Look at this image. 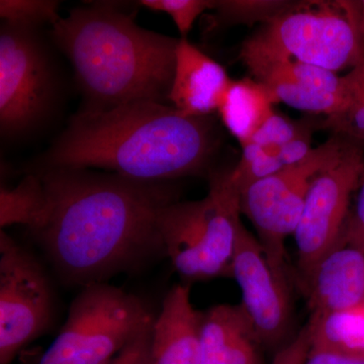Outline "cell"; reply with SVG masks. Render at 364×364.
<instances>
[{
    "label": "cell",
    "mask_w": 364,
    "mask_h": 364,
    "mask_svg": "<svg viewBox=\"0 0 364 364\" xmlns=\"http://www.w3.org/2000/svg\"><path fill=\"white\" fill-rule=\"evenodd\" d=\"M47 193L33 236L59 277L85 287L164 252L158 220L177 202L168 181H141L87 169L51 168L40 176Z\"/></svg>",
    "instance_id": "6da1fadb"
},
{
    "label": "cell",
    "mask_w": 364,
    "mask_h": 364,
    "mask_svg": "<svg viewBox=\"0 0 364 364\" xmlns=\"http://www.w3.org/2000/svg\"><path fill=\"white\" fill-rule=\"evenodd\" d=\"M218 147L212 117L136 100L79 112L46 161L48 169L102 168L136 181H169L207 171Z\"/></svg>",
    "instance_id": "7a4b0ae2"
},
{
    "label": "cell",
    "mask_w": 364,
    "mask_h": 364,
    "mask_svg": "<svg viewBox=\"0 0 364 364\" xmlns=\"http://www.w3.org/2000/svg\"><path fill=\"white\" fill-rule=\"evenodd\" d=\"M52 37L73 65L85 109L168 102L179 39L145 30L132 14L104 2L60 18Z\"/></svg>",
    "instance_id": "3957f363"
},
{
    "label": "cell",
    "mask_w": 364,
    "mask_h": 364,
    "mask_svg": "<svg viewBox=\"0 0 364 364\" xmlns=\"http://www.w3.org/2000/svg\"><path fill=\"white\" fill-rule=\"evenodd\" d=\"M364 55L358 28V1H293L286 11L244 41L239 59L249 69L294 61L338 73Z\"/></svg>",
    "instance_id": "277c9868"
},
{
    "label": "cell",
    "mask_w": 364,
    "mask_h": 364,
    "mask_svg": "<svg viewBox=\"0 0 364 364\" xmlns=\"http://www.w3.org/2000/svg\"><path fill=\"white\" fill-rule=\"evenodd\" d=\"M241 221L240 193L230 169L210 173L202 200L174 202L158 220L164 252L186 282L232 277Z\"/></svg>",
    "instance_id": "5b68a950"
},
{
    "label": "cell",
    "mask_w": 364,
    "mask_h": 364,
    "mask_svg": "<svg viewBox=\"0 0 364 364\" xmlns=\"http://www.w3.org/2000/svg\"><path fill=\"white\" fill-rule=\"evenodd\" d=\"M135 294L105 282L86 284L72 301L65 324L38 364H102L154 324Z\"/></svg>",
    "instance_id": "8992f818"
},
{
    "label": "cell",
    "mask_w": 364,
    "mask_h": 364,
    "mask_svg": "<svg viewBox=\"0 0 364 364\" xmlns=\"http://www.w3.org/2000/svg\"><path fill=\"white\" fill-rule=\"evenodd\" d=\"M348 140L332 135L301 161L249 184L240 193V212L257 233L267 257L286 272L287 237L294 234L315 177L343 152Z\"/></svg>",
    "instance_id": "52a82bcc"
},
{
    "label": "cell",
    "mask_w": 364,
    "mask_h": 364,
    "mask_svg": "<svg viewBox=\"0 0 364 364\" xmlns=\"http://www.w3.org/2000/svg\"><path fill=\"white\" fill-rule=\"evenodd\" d=\"M53 63L35 28L4 23L0 31V129L23 135L47 116L55 95Z\"/></svg>",
    "instance_id": "ba28073f"
},
{
    "label": "cell",
    "mask_w": 364,
    "mask_h": 364,
    "mask_svg": "<svg viewBox=\"0 0 364 364\" xmlns=\"http://www.w3.org/2000/svg\"><path fill=\"white\" fill-rule=\"evenodd\" d=\"M364 174V147L348 141L343 152L314 179L294 231L298 269L306 287L320 261L338 246L351 196Z\"/></svg>",
    "instance_id": "9c48e42d"
},
{
    "label": "cell",
    "mask_w": 364,
    "mask_h": 364,
    "mask_svg": "<svg viewBox=\"0 0 364 364\" xmlns=\"http://www.w3.org/2000/svg\"><path fill=\"white\" fill-rule=\"evenodd\" d=\"M54 296L44 268L25 248L0 232V364L50 327Z\"/></svg>",
    "instance_id": "30bf717a"
},
{
    "label": "cell",
    "mask_w": 364,
    "mask_h": 364,
    "mask_svg": "<svg viewBox=\"0 0 364 364\" xmlns=\"http://www.w3.org/2000/svg\"><path fill=\"white\" fill-rule=\"evenodd\" d=\"M232 279L240 287L241 305L261 345L282 347L291 322L287 274L272 264L260 242L244 225L237 239Z\"/></svg>",
    "instance_id": "8fae6325"
},
{
    "label": "cell",
    "mask_w": 364,
    "mask_h": 364,
    "mask_svg": "<svg viewBox=\"0 0 364 364\" xmlns=\"http://www.w3.org/2000/svg\"><path fill=\"white\" fill-rule=\"evenodd\" d=\"M248 71L269 91L275 104L325 117L338 114L346 105L344 76L335 72L294 61L270 62Z\"/></svg>",
    "instance_id": "7c38bea8"
},
{
    "label": "cell",
    "mask_w": 364,
    "mask_h": 364,
    "mask_svg": "<svg viewBox=\"0 0 364 364\" xmlns=\"http://www.w3.org/2000/svg\"><path fill=\"white\" fill-rule=\"evenodd\" d=\"M231 80L224 67L181 38L168 102L188 116L210 117Z\"/></svg>",
    "instance_id": "4fadbf2b"
},
{
    "label": "cell",
    "mask_w": 364,
    "mask_h": 364,
    "mask_svg": "<svg viewBox=\"0 0 364 364\" xmlns=\"http://www.w3.org/2000/svg\"><path fill=\"white\" fill-rule=\"evenodd\" d=\"M203 312L196 310L188 284L165 294L152 330V364H200Z\"/></svg>",
    "instance_id": "5bb4252c"
},
{
    "label": "cell",
    "mask_w": 364,
    "mask_h": 364,
    "mask_svg": "<svg viewBox=\"0 0 364 364\" xmlns=\"http://www.w3.org/2000/svg\"><path fill=\"white\" fill-rule=\"evenodd\" d=\"M311 315L350 310L364 304V252L352 246L333 249L305 287Z\"/></svg>",
    "instance_id": "9a60e30c"
},
{
    "label": "cell",
    "mask_w": 364,
    "mask_h": 364,
    "mask_svg": "<svg viewBox=\"0 0 364 364\" xmlns=\"http://www.w3.org/2000/svg\"><path fill=\"white\" fill-rule=\"evenodd\" d=\"M261 347L241 303L223 304L203 313L200 364H263Z\"/></svg>",
    "instance_id": "2e32d148"
},
{
    "label": "cell",
    "mask_w": 364,
    "mask_h": 364,
    "mask_svg": "<svg viewBox=\"0 0 364 364\" xmlns=\"http://www.w3.org/2000/svg\"><path fill=\"white\" fill-rule=\"evenodd\" d=\"M274 104L269 91L258 81L232 79L217 112L225 128L243 147L272 116Z\"/></svg>",
    "instance_id": "e0dca14e"
},
{
    "label": "cell",
    "mask_w": 364,
    "mask_h": 364,
    "mask_svg": "<svg viewBox=\"0 0 364 364\" xmlns=\"http://www.w3.org/2000/svg\"><path fill=\"white\" fill-rule=\"evenodd\" d=\"M306 326L312 348L364 354V304L342 312L311 315Z\"/></svg>",
    "instance_id": "ac0fdd59"
},
{
    "label": "cell",
    "mask_w": 364,
    "mask_h": 364,
    "mask_svg": "<svg viewBox=\"0 0 364 364\" xmlns=\"http://www.w3.org/2000/svg\"><path fill=\"white\" fill-rule=\"evenodd\" d=\"M48 198L40 176H28L14 188L0 191V226L23 225L31 232L42 224Z\"/></svg>",
    "instance_id": "d6986e66"
},
{
    "label": "cell",
    "mask_w": 364,
    "mask_h": 364,
    "mask_svg": "<svg viewBox=\"0 0 364 364\" xmlns=\"http://www.w3.org/2000/svg\"><path fill=\"white\" fill-rule=\"evenodd\" d=\"M347 102L338 114L321 119V129L364 147V55L344 75Z\"/></svg>",
    "instance_id": "ffe728a7"
},
{
    "label": "cell",
    "mask_w": 364,
    "mask_h": 364,
    "mask_svg": "<svg viewBox=\"0 0 364 364\" xmlns=\"http://www.w3.org/2000/svg\"><path fill=\"white\" fill-rule=\"evenodd\" d=\"M287 0H215V21L225 26L264 25L286 11Z\"/></svg>",
    "instance_id": "44dd1931"
},
{
    "label": "cell",
    "mask_w": 364,
    "mask_h": 364,
    "mask_svg": "<svg viewBox=\"0 0 364 364\" xmlns=\"http://www.w3.org/2000/svg\"><path fill=\"white\" fill-rule=\"evenodd\" d=\"M60 2L54 0H1L0 16L9 25L37 28L60 20Z\"/></svg>",
    "instance_id": "7402d4cb"
},
{
    "label": "cell",
    "mask_w": 364,
    "mask_h": 364,
    "mask_svg": "<svg viewBox=\"0 0 364 364\" xmlns=\"http://www.w3.org/2000/svg\"><path fill=\"white\" fill-rule=\"evenodd\" d=\"M318 127H320V123L312 119L294 122L274 111L247 144L282 146L308 132L314 131V129Z\"/></svg>",
    "instance_id": "603a6c76"
},
{
    "label": "cell",
    "mask_w": 364,
    "mask_h": 364,
    "mask_svg": "<svg viewBox=\"0 0 364 364\" xmlns=\"http://www.w3.org/2000/svg\"><path fill=\"white\" fill-rule=\"evenodd\" d=\"M141 6L168 14L176 23L181 38H186L196 18L208 9H214L210 0H142Z\"/></svg>",
    "instance_id": "cb8c5ba5"
},
{
    "label": "cell",
    "mask_w": 364,
    "mask_h": 364,
    "mask_svg": "<svg viewBox=\"0 0 364 364\" xmlns=\"http://www.w3.org/2000/svg\"><path fill=\"white\" fill-rule=\"evenodd\" d=\"M348 245L364 252V174L354 207L349 212L338 246ZM337 246V247H338Z\"/></svg>",
    "instance_id": "d4e9b609"
},
{
    "label": "cell",
    "mask_w": 364,
    "mask_h": 364,
    "mask_svg": "<svg viewBox=\"0 0 364 364\" xmlns=\"http://www.w3.org/2000/svg\"><path fill=\"white\" fill-rule=\"evenodd\" d=\"M310 349V332L306 325L294 338L280 347L272 364H306Z\"/></svg>",
    "instance_id": "484cf974"
},
{
    "label": "cell",
    "mask_w": 364,
    "mask_h": 364,
    "mask_svg": "<svg viewBox=\"0 0 364 364\" xmlns=\"http://www.w3.org/2000/svg\"><path fill=\"white\" fill-rule=\"evenodd\" d=\"M152 330L153 326L127 345L114 358L102 364H152Z\"/></svg>",
    "instance_id": "4316f807"
},
{
    "label": "cell",
    "mask_w": 364,
    "mask_h": 364,
    "mask_svg": "<svg viewBox=\"0 0 364 364\" xmlns=\"http://www.w3.org/2000/svg\"><path fill=\"white\" fill-rule=\"evenodd\" d=\"M306 364H364V354L311 347Z\"/></svg>",
    "instance_id": "83f0119b"
},
{
    "label": "cell",
    "mask_w": 364,
    "mask_h": 364,
    "mask_svg": "<svg viewBox=\"0 0 364 364\" xmlns=\"http://www.w3.org/2000/svg\"><path fill=\"white\" fill-rule=\"evenodd\" d=\"M358 28L364 44V0L358 1Z\"/></svg>",
    "instance_id": "f1b7e54d"
}]
</instances>
